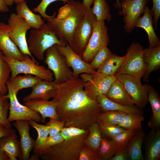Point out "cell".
<instances>
[{
    "mask_svg": "<svg viewBox=\"0 0 160 160\" xmlns=\"http://www.w3.org/2000/svg\"><path fill=\"white\" fill-rule=\"evenodd\" d=\"M84 83L77 77L57 85L52 100L56 105L58 120L64 123V127L89 130L103 112L97 100L86 93Z\"/></svg>",
    "mask_w": 160,
    "mask_h": 160,
    "instance_id": "1",
    "label": "cell"
},
{
    "mask_svg": "<svg viewBox=\"0 0 160 160\" xmlns=\"http://www.w3.org/2000/svg\"><path fill=\"white\" fill-rule=\"evenodd\" d=\"M60 132L63 140L44 151L39 156L41 159L79 160L89 130L73 127H64Z\"/></svg>",
    "mask_w": 160,
    "mask_h": 160,
    "instance_id": "2",
    "label": "cell"
},
{
    "mask_svg": "<svg viewBox=\"0 0 160 160\" xmlns=\"http://www.w3.org/2000/svg\"><path fill=\"white\" fill-rule=\"evenodd\" d=\"M71 5L69 12L61 19L55 17L56 13L44 18L46 23L60 39L72 46L74 33L84 15L87 9L79 1L69 0Z\"/></svg>",
    "mask_w": 160,
    "mask_h": 160,
    "instance_id": "3",
    "label": "cell"
},
{
    "mask_svg": "<svg viewBox=\"0 0 160 160\" xmlns=\"http://www.w3.org/2000/svg\"><path fill=\"white\" fill-rule=\"evenodd\" d=\"M66 43L57 37L45 23L40 29L31 30L27 44L31 53L38 60L43 61L47 49L55 44L65 45Z\"/></svg>",
    "mask_w": 160,
    "mask_h": 160,
    "instance_id": "4",
    "label": "cell"
},
{
    "mask_svg": "<svg viewBox=\"0 0 160 160\" xmlns=\"http://www.w3.org/2000/svg\"><path fill=\"white\" fill-rule=\"evenodd\" d=\"M45 52L44 62L47 65L48 69L52 71L54 76L53 81L56 84L64 83L74 77L56 44L47 49Z\"/></svg>",
    "mask_w": 160,
    "mask_h": 160,
    "instance_id": "5",
    "label": "cell"
},
{
    "mask_svg": "<svg viewBox=\"0 0 160 160\" xmlns=\"http://www.w3.org/2000/svg\"><path fill=\"white\" fill-rule=\"evenodd\" d=\"M5 61L9 66L11 70V76L9 79H12L20 73L31 74L38 76L43 80L49 81L54 80L53 74L51 71L33 60L28 55H25L23 60L12 59L4 56Z\"/></svg>",
    "mask_w": 160,
    "mask_h": 160,
    "instance_id": "6",
    "label": "cell"
},
{
    "mask_svg": "<svg viewBox=\"0 0 160 160\" xmlns=\"http://www.w3.org/2000/svg\"><path fill=\"white\" fill-rule=\"evenodd\" d=\"M143 49L140 44L132 42L127 50L125 60L116 73L142 78L146 70L143 58Z\"/></svg>",
    "mask_w": 160,
    "mask_h": 160,
    "instance_id": "7",
    "label": "cell"
},
{
    "mask_svg": "<svg viewBox=\"0 0 160 160\" xmlns=\"http://www.w3.org/2000/svg\"><path fill=\"white\" fill-rule=\"evenodd\" d=\"M115 75L122 83L135 105L140 109L144 108L148 102L149 84H142L141 78L139 77L117 73Z\"/></svg>",
    "mask_w": 160,
    "mask_h": 160,
    "instance_id": "8",
    "label": "cell"
},
{
    "mask_svg": "<svg viewBox=\"0 0 160 160\" xmlns=\"http://www.w3.org/2000/svg\"><path fill=\"white\" fill-rule=\"evenodd\" d=\"M9 37L20 52L30 56L38 63L30 52L26 38L27 31L32 28L21 17L15 13H12L8 20Z\"/></svg>",
    "mask_w": 160,
    "mask_h": 160,
    "instance_id": "9",
    "label": "cell"
},
{
    "mask_svg": "<svg viewBox=\"0 0 160 160\" xmlns=\"http://www.w3.org/2000/svg\"><path fill=\"white\" fill-rule=\"evenodd\" d=\"M109 41L108 28L105 21L96 20L92 34L81 57L85 62L90 63L101 49L108 45Z\"/></svg>",
    "mask_w": 160,
    "mask_h": 160,
    "instance_id": "10",
    "label": "cell"
},
{
    "mask_svg": "<svg viewBox=\"0 0 160 160\" xmlns=\"http://www.w3.org/2000/svg\"><path fill=\"white\" fill-rule=\"evenodd\" d=\"M85 91L92 98L96 100L100 95H105L113 83L117 79L115 75L107 76L95 71L92 74L82 73Z\"/></svg>",
    "mask_w": 160,
    "mask_h": 160,
    "instance_id": "11",
    "label": "cell"
},
{
    "mask_svg": "<svg viewBox=\"0 0 160 160\" xmlns=\"http://www.w3.org/2000/svg\"><path fill=\"white\" fill-rule=\"evenodd\" d=\"M96 20L91 7L87 9L83 18L74 33L71 48L81 57L92 34L94 23Z\"/></svg>",
    "mask_w": 160,
    "mask_h": 160,
    "instance_id": "12",
    "label": "cell"
},
{
    "mask_svg": "<svg viewBox=\"0 0 160 160\" xmlns=\"http://www.w3.org/2000/svg\"><path fill=\"white\" fill-rule=\"evenodd\" d=\"M8 94L9 100V114L8 121L10 122L19 120H34L38 123L41 121V116L38 113L31 110L19 102L16 93L7 83Z\"/></svg>",
    "mask_w": 160,
    "mask_h": 160,
    "instance_id": "13",
    "label": "cell"
},
{
    "mask_svg": "<svg viewBox=\"0 0 160 160\" xmlns=\"http://www.w3.org/2000/svg\"><path fill=\"white\" fill-rule=\"evenodd\" d=\"M151 0H121L118 14L123 16L124 28L127 33L134 30L137 19L143 14L145 7Z\"/></svg>",
    "mask_w": 160,
    "mask_h": 160,
    "instance_id": "14",
    "label": "cell"
},
{
    "mask_svg": "<svg viewBox=\"0 0 160 160\" xmlns=\"http://www.w3.org/2000/svg\"><path fill=\"white\" fill-rule=\"evenodd\" d=\"M57 46L59 52L64 57L69 66L72 69L74 77H79L80 74L83 73L92 74L95 71L89 63L84 61L73 50L67 42L65 45Z\"/></svg>",
    "mask_w": 160,
    "mask_h": 160,
    "instance_id": "15",
    "label": "cell"
},
{
    "mask_svg": "<svg viewBox=\"0 0 160 160\" xmlns=\"http://www.w3.org/2000/svg\"><path fill=\"white\" fill-rule=\"evenodd\" d=\"M13 125L18 131L20 136L21 160H29L30 152L35 142L30 135L29 121L25 120H17L13 123Z\"/></svg>",
    "mask_w": 160,
    "mask_h": 160,
    "instance_id": "16",
    "label": "cell"
},
{
    "mask_svg": "<svg viewBox=\"0 0 160 160\" xmlns=\"http://www.w3.org/2000/svg\"><path fill=\"white\" fill-rule=\"evenodd\" d=\"M9 32L8 25L0 22V49L6 57L18 60H23L25 55L11 39Z\"/></svg>",
    "mask_w": 160,
    "mask_h": 160,
    "instance_id": "17",
    "label": "cell"
},
{
    "mask_svg": "<svg viewBox=\"0 0 160 160\" xmlns=\"http://www.w3.org/2000/svg\"><path fill=\"white\" fill-rule=\"evenodd\" d=\"M57 85L53 81L43 80L32 87L31 92L23 99L25 102L30 100H49L55 95Z\"/></svg>",
    "mask_w": 160,
    "mask_h": 160,
    "instance_id": "18",
    "label": "cell"
},
{
    "mask_svg": "<svg viewBox=\"0 0 160 160\" xmlns=\"http://www.w3.org/2000/svg\"><path fill=\"white\" fill-rule=\"evenodd\" d=\"M153 25V13L146 6L143 15L137 19L135 27L141 28L146 31L148 36L149 48L160 45V41L155 32Z\"/></svg>",
    "mask_w": 160,
    "mask_h": 160,
    "instance_id": "19",
    "label": "cell"
},
{
    "mask_svg": "<svg viewBox=\"0 0 160 160\" xmlns=\"http://www.w3.org/2000/svg\"><path fill=\"white\" fill-rule=\"evenodd\" d=\"M23 104L39 113L43 123H45L46 118L58 119L56 105L52 100H31L23 103Z\"/></svg>",
    "mask_w": 160,
    "mask_h": 160,
    "instance_id": "20",
    "label": "cell"
},
{
    "mask_svg": "<svg viewBox=\"0 0 160 160\" xmlns=\"http://www.w3.org/2000/svg\"><path fill=\"white\" fill-rule=\"evenodd\" d=\"M145 150L144 160L160 159V129H151L144 139Z\"/></svg>",
    "mask_w": 160,
    "mask_h": 160,
    "instance_id": "21",
    "label": "cell"
},
{
    "mask_svg": "<svg viewBox=\"0 0 160 160\" xmlns=\"http://www.w3.org/2000/svg\"><path fill=\"white\" fill-rule=\"evenodd\" d=\"M143 58L146 70L143 75L144 81H148V77L153 71H156L160 67V45L143 49Z\"/></svg>",
    "mask_w": 160,
    "mask_h": 160,
    "instance_id": "22",
    "label": "cell"
},
{
    "mask_svg": "<svg viewBox=\"0 0 160 160\" xmlns=\"http://www.w3.org/2000/svg\"><path fill=\"white\" fill-rule=\"evenodd\" d=\"M105 95L111 100L120 105L128 106L135 105L123 84L117 79L111 84Z\"/></svg>",
    "mask_w": 160,
    "mask_h": 160,
    "instance_id": "23",
    "label": "cell"
},
{
    "mask_svg": "<svg viewBox=\"0 0 160 160\" xmlns=\"http://www.w3.org/2000/svg\"><path fill=\"white\" fill-rule=\"evenodd\" d=\"M15 131L10 135L0 140V148L9 157L10 160L22 159L20 142Z\"/></svg>",
    "mask_w": 160,
    "mask_h": 160,
    "instance_id": "24",
    "label": "cell"
},
{
    "mask_svg": "<svg viewBox=\"0 0 160 160\" xmlns=\"http://www.w3.org/2000/svg\"><path fill=\"white\" fill-rule=\"evenodd\" d=\"M148 101L152 109V114L148 122L152 129H160V99L159 94L152 87L148 84Z\"/></svg>",
    "mask_w": 160,
    "mask_h": 160,
    "instance_id": "25",
    "label": "cell"
},
{
    "mask_svg": "<svg viewBox=\"0 0 160 160\" xmlns=\"http://www.w3.org/2000/svg\"><path fill=\"white\" fill-rule=\"evenodd\" d=\"M103 112L107 111H116L128 113H135L143 115V110L138 108L135 105L132 106L123 105L116 103L108 98L105 95H98L96 99Z\"/></svg>",
    "mask_w": 160,
    "mask_h": 160,
    "instance_id": "26",
    "label": "cell"
},
{
    "mask_svg": "<svg viewBox=\"0 0 160 160\" xmlns=\"http://www.w3.org/2000/svg\"><path fill=\"white\" fill-rule=\"evenodd\" d=\"M16 14L23 17L33 29H40L45 23L39 15L33 13L29 8L25 0L17 4Z\"/></svg>",
    "mask_w": 160,
    "mask_h": 160,
    "instance_id": "27",
    "label": "cell"
},
{
    "mask_svg": "<svg viewBox=\"0 0 160 160\" xmlns=\"http://www.w3.org/2000/svg\"><path fill=\"white\" fill-rule=\"evenodd\" d=\"M145 133L142 128L136 130L130 140L127 147L130 160H144L142 152V147Z\"/></svg>",
    "mask_w": 160,
    "mask_h": 160,
    "instance_id": "28",
    "label": "cell"
},
{
    "mask_svg": "<svg viewBox=\"0 0 160 160\" xmlns=\"http://www.w3.org/2000/svg\"><path fill=\"white\" fill-rule=\"evenodd\" d=\"M42 80L41 78L31 74L17 75L12 79H9L7 83L17 93L19 90L23 89L32 87Z\"/></svg>",
    "mask_w": 160,
    "mask_h": 160,
    "instance_id": "29",
    "label": "cell"
},
{
    "mask_svg": "<svg viewBox=\"0 0 160 160\" xmlns=\"http://www.w3.org/2000/svg\"><path fill=\"white\" fill-rule=\"evenodd\" d=\"M126 56V55L120 56L112 53L96 71L107 76L115 75L125 60Z\"/></svg>",
    "mask_w": 160,
    "mask_h": 160,
    "instance_id": "30",
    "label": "cell"
},
{
    "mask_svg": "<svg viewBox=\"0 0 160 160\" xmlns=\"http://www.w3.org/2000/svg\"><path fill=\"white\" fill-rule=\"evenodd\" d=\"M91 11L97 21H111L112 16L110 7L106 0H94Z\"/></svg>",
    "mask_w": 160,
    "mask_h": 160,
    "instance_id": "31",
    "label": "cell"
},
{
    "mask_svg": "<svg viewBox=\"0 0 160 160\" xmlns=\"http://www.w3.org/2000/svg\"><path fill=\"white\" fill-rule=\"evenodd\" d=\"M102 133L99 128V123H93L89 129V132L85 140V145L95 151H98L101 143Z\"/></svg>",
    "mask_w": 160,
    "mask_h": 160,
    "instance_id": "32",
    "label": "cell"
},
{
    "mask_svg": "<svg viewBox=\"0 0 160 160\" xmlns=\"http://www.w3.org/2000/svg\"><path fill=\"white\" fill-rule=\"evenodd\" d=\"M118 149L111 139L102 135L100 144L97 152L100 160H110Z\"/></svg>",
    "mask_w": 160,
    "mask_h": 160,
    "instance_id": "33",
    "label": "cell"
},
{
    "mask_svg": "<svg viewBox=\"0 0 160 160\" xmlns=\"http://www.w3.org/2000/svg\"><path fill=\"white\" fill-rule=\"evenodd\" d=\"M144 119L142 114L127 113L116 126L127 129L137 130L142 128L141 123Z\"/></svg>",
    "mask_w": 160,
    "mask_h": 160,
    "instance_id": "34",
    "label": "cell"
},
{
    "mask_svg": "<svg viewBox=\"0 0 160 160\" xmlns=\"http://www.w3.org/2000/svg\"><path fill=\"white\" fill-rule=\"evenodd\" d=\"M3 52H0V94L6 95L8 92L7 83L10 78L11 70L5 61Z\"/></svg>",
    "mask_w": 160,
    "mask_h": 160,
    "instance_id": "35",
    "label": "cell"
},
{
    "mask_svg": "<svg viewBox=\"0 0 160 160\" xmlns=\"http://www.w3.org/2000/svg\"><path fill=\"white\" fill-rule=\"evenodd\" d=\"M64 140L60 132L52 136H48L46 140L39 145H34L33 148V158L39 160L40 156L46 150L50 147L60 143Z\"/></svg>",
    "mask_w": 160,
    "mask_h": 160,
    "instance_id": "36",
    "label": "cell"
},
{
    "mask_svg": "<svg viewBox=\"0 0 160 160\" xmlns=\"http://www.w3.org/2000/svg\"><path fill=\"white\" fill-rule=\"evenodd\" d=\"M127 113L116 111H104L100 116L98 122L105 125L117 126Z\"/></svg>",
    "mask_w": 160,
    "mask_h": 160,
    "instance_id": "37",
    "label": "cell"
},
{
    "mask_svg": "<svg viewBox=\"0 0 160 160\" xmlns=\"http://www.w3.org/2000/svg\"><path fill=\"white\" fill-rule=\"evenodd\" d=\"M9 100L7 95L0 94V123L8 128H12V125L8 120V113L9 108Z\"/></svg>",
    "mask_w": 160,
    "mask_h": 160,
    "instance_id": "38",
    "label": "cell"
},
{
    "mask_svg": "<svg viewBox=\"0 0 160 160\" xmlns=\"http://www.w3.org/2000/svg\"><path fill=\"white\" fill-rule=\"evenodd\" d=\"M30 125L34 128L37 131L38 136L35 140L34 145L41 144L44 143L49 136V127L47 125L39 124L33 120L28 121Z\"/></svg>",
    "mask_w": 160,
    "mask_h": 160,
    "instance_id": "39",
    "label": "cell"
},
{
    "mask_svg": "<svg viewBox=\"0 0 160 160\" xmlns=\"http://www.w3.org/2000/svg\"><path fill=\"white\" fill-rule=\"evenodd\" d=\"M112 52L107 46L101 49L95 55L89 64L94 70H97L104 63Z\"/></svg>",
    "mask_w": 160,
    "mask_h": 160,
    "instance_id": "40",
    "label": "cell"
},
{
    "mask_svg": "<svg viewBox=\"0 0 160 160\" xmlns=\"http://www.w3.org/2000/svg\"><path fill=\"white\" fill-rule=\"evenodd\" d=\"M136 131L134 130L126 129L118 134L111 140L119 149L127 146L130 140Z\"/></svg>",
    "mask_w": 160,
    "mask_h": 160,
    "instance_id": "41",
    "label": "cell"
},
{
    "mask_svg": "<svg viewBox=\"0 0 160 160\" xmlns=\"http://www.w3.org/2000/svg\"><path fill=\"white\" fill-rule=\"evenodd\" d=\"M98 123L102 135L111 139L119 133L127 129L116 126L107 125L100 122Z\"/></svg>",
    "mask_w": 160,
    "mask_h": 160,
    "instance_id": "42",
    "label": "cell"
},
{
    "mask_svg": "<svg viewBox=\"0 0 160 160\" xmlns=\"http://www.w3.org/2000/svg\"><path fill=\"white\" fill-rule=\"evenodd\" d=\"M46 125L49 127V137L60 132L65 127V124L63 122L58 119L52 118H50L49 121Z\"/></svg>",
    "mask_w": 160,
    "mask_h": 160,
    "instance_id": "43",
    "label": "cell"
},
{
    "mask_svg": "<svg viewBox=\"0 0 160 160\" xmlns=\"http://www.w3.org/2000/svg\"><path fill=\"white\" fill-rule=\"evenodd\" d=\"M79 160H100L98 153L85 145L81 149Z\"/></svg>",
    "mask_w": 160,
    "mask_h": 160,
    "instance_id": "44",
    "label": "cell"
},
{
    "mask_svg": "<svg viewBox=\"0 0 160 160\" xmlns=\"http://www.w3.org/2000/svg\"><path fill=\"white\" fill-rule=\"evenodd\" d=\"M69 0H42L40 3L33 11L34 12H39L44 18L48 16L46 13L47 7L52 3L57 1H61L64 3H67Z\"/></svg>",
    "mask_w": 160,
    "mask_h": 160,
    "instance_id": "45",
    "label": "cell"
},
{
    "mask_svg": "<svg viewBox=\"0 0 160 160\" xmlns=\"http://www.w3.org/2000/svg\"><path fill=\"white\" fill-rule=\"evenodd\" d=\"M153 6L151 9L153 14V24L155 30L157 29V23L160 17V0H152Z\"/></svg>",
    "mask_w": 160,
    "mask_h": 160,
    "instance_id": "46",
    "label": "cell"
},
{
    "mask_svg": "<svg viewBox=\"0 0 160 160\" xmlns=\"http://www.w3.org/2000/svg\"><path fill=\"white\" fill-rule=\"evenodd\" d=\"M130 160L129 151L127 146L119 149L115 155L110 160Z\"/></svg>",
    "mask_w": 160,
    "mask_h": 160,
    "instance_id": "47",
    "label": "cell"
},
{
    "mask_svg": "<svg viewBox=\"0 0 160 160\" xmlns=\"http://www.w3.org/2000/svg\"><path fill=\"white\" fill-rule=\"evenodd\" d=\"M15 131L14 129L8 128L0 123V140L4 137L10 135Z\"/></svg>",
    "mask_w": 160,
    "mask_h": 160,
    "instance_id": "48",
    "label": "cell"
},
{
    "mask_svg": "<svg viewBox=\"0 0 160 160\" xmlns=\"http://www.w3.org/2000/svg\"><path fill=\"white\" fill-rule=\"evenodd\" d=\"M9 9L3 0H0V12L4 13L8 12Z\"/></svg>",
    "mask_w": 160,
    "mask_h": 160,
    "instance_id": "49",
    "label": "cell"
},
{
    "mask_svg": "<svg viewBox=\"0 0 160 160\" xmlns=\"http://www.w3.org/2000/svg\"><path fill=\"white\" fill-rule=\"evenodd\" d=\"M94 0H82V5L86 9L90 8L93 4Z\"/></svg>",
    "mask_w": 160,
    "mask_h": 160,
    "instance_id": "50",
    "label": "cell"
},
{
    "mask_svg": "<svg viewBox=\"0 0 160 160\" xmlns=\"http://www.w3.org/2000/svg\"><path fill=\"white\" fill-rule=\"evenodd\" d=\"M0 160H10L7 154L0 148Z\"/></svg>",
    "mask_w": 160,
    "mask_h": 160,
    "instance_id": "51",
    "label": "cell"
},
{
    "mask_svg": "<svg viewBox=\"0 0 160 160\" xmlns=\"http://www.w3.org/2000/svg\"><path fill=\"white\" fill-rule=\"evenodd\" d=\"M114 7L116 9H120L121 8V6L120 0H116V2L114 4Z\"/></svg>",
    "mask_w": 160,
    "mask_h": 160,
    "instance_id": "52",
    "label": "cell"
},
{
    "mask_svg": "<svg viewBox=\"0 0 160 160\" xmlns=\"http://www.w3.org/2000/svg\"><path fill=\"white\" fill-rule=\"evenodd\" d=\"M8 6H12L14 2V0H3Z\"/></svg>",
    "mask_w": 160,
    "mask_h": 160,
    "instance_id": "53",
    "label": "cell"
},
{
    "mask_svg": "<svg viewBox=\"0 0 160 160\" xmlns=\"http://www.w3.org/2000/svg\"><path fill=\"white\" fill-rule=\"evenodd\" d=\"M25 0H14V2L17 4L22 1H24Z\"/></svg>",
    "mask_w": 160,
    "mask_h": 160,
    "instance_id": "54",
    "label": "cell"
},
{
    "mask_svg": "<svg viewBox=\"0 0 160 160\" xmlns=\"http://www.w3.org/2000/svg\"><path fill=\"white\" fill-rule=\"evenodd\" d=\"M1 51V49H0V52Z\"/></svg>",
    "mask_w": 160,
    "mask_h": 160,
    "instance_id": "55",
    "label": "cell"
}]
</instances>
